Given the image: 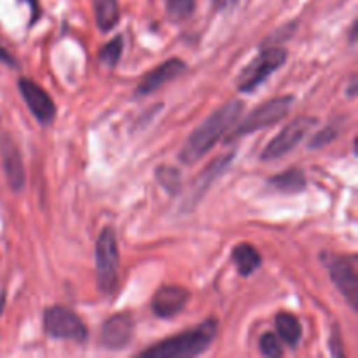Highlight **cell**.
Instances as JSON below:
<instances>
[{
    "mask_svg": "<svg viewBox=\"0 0 358 358\" xmlns=\"http://www.w3.org/2000/svg\"><path fill=\"white\" fill-rule=\"evenodd\" d=\"M355 93H357V79H355V77H353V79L350 80L348 94H350V96H355Z\"/></svg>",
    "mask_w": 358,
    "mask_h": 358,
    "instance_id": "27",
    "label": "cell"
},
{
    "mask_svg": "<svg viewBox=\"0 0 358 358\" xmlns=\"http://www.w3.org/2000/svg\"><path fill=\"white\" fill-rule=\"evenodd\" d=\"M275 325L276 332H278V336L283 339L285 345H289L290 348H296L299 345L301 338H303V325L292 313L276 315Z\"/></svg>",
    "mask_w": 358,
    "mask_h": 358,
    "instance_id": "16",
    "label": "cell"
},
{
    "mask_svg": "<svg viewBox=\"0 0 358 358\" xmlns=\"http://www.w3.org/2000/svg\"><path fill=\"white\" fill-rule=\"evenodd\" d=\"M238 2H240V0H213L217 9H227V7L231 6H236Z\"/></svg>",
    "mask_w": 358,
    "mask_h": 358,
    "instance_id": "26",
    "label": "cell"
},
{
    "mask_svg": "<svg viewBox=\"0 0 358 358\" xmlns=\"http://www.w3.org/2000/svg\"><path fill=\"white\" fill-rule=\"evenodd\" d=\"M317 124V119L315 117H297L294 119L290 124H287L271 142L266 145V149L262 150L261 159L262 161H273L278 159V157L285 156L287 152L294 149L308 133L311 131V128Z\"/></svg>",
    "mask_w": 358,
    "mask_h": 358,
    "instance_id": "8",
    "label": "cell"
},
{
    "mask_svg": "<svg viewBox=\"0 0 358 358\" xmlns=\"http://www.w3.org/2000/svg\"><path fill=\"white\" fill-rule=\"evenodd\" d=\"M268 184L275 187L276 191L285 192V194H297V192H303L306 189V177L299 168H290L282 173L273 175Z\"/></svg>",
    "mask_w": 358,
    "mask_h": 358,
    "instance_id": "15",
    "label": "cell"
},
{
    "mask_svg": "<svg viewBox=\"0 0 358 358\" xmlns=\"http://www.w3.org/2000/svg\"><path fill=\"white\" fill-rule=\"evenodd\" d=\"M21 2L27 3L28 7H30V24H35L38 21V17H41L42 10H41V2L38 0H21Z\"/></svg>",
    "mask_w": 358,
    "mask_h": 358,
    "instance_id": "24",
    "label": "cell"
},
{
    "mask_svg": "<svg viewBox=\"0 0 358 358\" xmlns=\"http://www.w3.org/2000/svg\"><path fill=\"white\" fill-rule=\"evenodd\" d=\"M292 103V96H276L264 101V103L257 105L254 110L248 112L247 117L236 126V129L231 131L229 140L238 138V136L243 135H250V133L259 131V129H264L276 124V122L282 121L283 117H287V114L290 112V105Z\"/></svg>",
    "mask_w": 358,
    "mask_h": 358,
    "instance_id": "5",
    "label": "cell"
},
{
    "mask_svg": "<svg viewBox=\"0 0 358 358\" xmlns=\"http://www.w3.org/2000/svg\"><path fill=\"white\" fill-rule=\"evenodd\" d=\"M243 101L231 100L226 105L213 112L210 117H206L194 131L185 140L184 147L180 150V161L184 164H192L201 159L205 154H208L213 149L220 136L236 122L243 112Z\"/></svg>",
    "mask_w": 358,
    "mask_h": 358,
    "instance_id": "1",
    "label": "cell"
},
{
    "mask_svg": "<svg viewBox=\"0 0 358 358\" xmlns=\"http://www.w3.org/2000/svg\"><path fill=\"white\" fill-rule=\"evenodd\" d=\"M187 70V65L185 62H182L180 58H170L166 62L159 63L156 69L150 70L149 73L143 76V79L140 80V84L135 90V96L142 98L147 96V94H152L154 91H157L159 87H163L164 84L171 83L173 79H177L178 76Z\"/></svg>",
    "mask_w": 358,
    "mask_h": 358,
    "instance_id": "10",
    "label": "cell"
},
{
    "mask_svg": "<svg viewBox=\"0 0 358 358\" xmlns=\"http://www.w3.org/2000/svg\"><path fill=\"white\" fill-rule=\"evenodd\" d=\"M322 262L327 268L329 276L345 296L353 311L358 304V261L357 255H341L325 252L322 254Z\"/></svg>",
    "mask_w": 358,
    "mask_h": 358,
    "instance_id": "4",
    "label": "cell"
},
{
    "mask_svg": "<svg viewBox=\"0 0 358 358\" xmlns=\"http://www.w3.org/2000/svg\"><path fill=\"white\" fill-rule=\"evenodd\" d=\"M338 135H339V128L329 124L327 128L322 129V131H318L317 135L313 136V140L310 142V149H322V147L334 142V140L338 138Z\"/></svg>",
    "mask_w": 358,
    "mask_h": 358,
    "instance_id": "23",
    "label": "cell"
},
{
    "mask_svg": "<svg viewBox=\"0 0 358 358\" xmlns=\"http://www.w3.org/2000/svg\"><path fill=\"white\" fill-rule=\"evenodd\" d=\"M234 266L241 276H250L252 273L257 271L262 264V257L257 248L252 247L250 243H241L231 254Z\"/></svg>",
    "mask_w": 358,
    "mask_h": 358,
    "instance_id": "14",
    "label": "cell"
},
{
    "mask_svg": "<svg viewBox=\"0 0 358 358\" xmlns=\"http://www.w3.org/2000/svg\"><path fill=\"white\" fill-rule=\"evenodd\" d=\"M3 301H6V296H3V294H0V315H2V311H3Z\"/></svg>",
    "mask_w": 358,
    "mask_h": 358,
    "instance_id": "28",
    "label": "cell"
},
{
    "mask_svg": "<svg viewBox=\"0 0 358 358\" xmlns=\"http://www.w3.org/2000/svg\"><path fill=\"white\" fill-rule=\"evenodd\" d=\"M94 261L98 289L103 294L114 292L119 275V247L115 231L112 227H105L100 233L94 248Z\"/></svg>",
    "mask_w": 358,
    "mask_h": 358,
    "instance_id": "3",
    "label": "cell"
},
{
    "mask_svg": "<svg viewBox=\"0 0 358 358\" xmlns=\"http://www.w3.org/2000/svg\"><path fill=\"white\" fill-rule=\"evenodd\" d=\"M233 159V156H224V157H220V159H215L213 161L212 164H210L208 168H206L205 171H203L201 175H199V180H198V189H196V192H198L199 196L203 194V192H205V189L208 187L210 184H212L213 180H215L217 177H219L220 173H222L224 170H226L227 168V164H229V161Z\"/></svg>",
    "mask_w": 358,
    "mask_h": 358,
    "instance_id": "18",
    "label": "cell"
},
{
    "mask_svg": "<svg viewBox=\"0 0 358 358\" xmlns=\"http://www.w3.org/2000/svg\"><path fill=\"white\" fill-rule=\"evenodd\" d=\"M196 10V0H166V13L170 20L182 23Z\"/></svg>",
    "mask_w": 358,
    "mask_h": 358,
    "instance_id": "19",
    "label": "cell"
},
{
    "mask_svg": "<svg viewBox=\"0 0 358 358\" xmlns=\"http://www.w3.org/2000/svg\"><path fill=\"white\" fill-rule=\"evenodd\" d=\"M217 331H219V324L217 320L210 318V320L203 322V324L196 325V327L187 329L182 334L168 338L164 341L156 343L150 348L143 350L140 357L143 358H185V357H196L205 353L217 338Z\"/></svg>",
    "mask_w": 358,
    "mask_h": 358,
    "instance_id": "2",
    "label": "cell"
},
{
    "mask_svg": "<svg viewBox=\"0 0 358 358\" xmlns=\"http://www.w3.org/2000/svg\"><path fill=\"white\" fill-rule=\"evenodd\" d=\"M17 87H20V93L23 96L24 103L28 105L30 112L34 114V117L37 119L41 124L48 126L52 124L56 117V103L42 86H38L37 83H34L31 79H20L17 83Z\"/></svg>",
    "mask_w": 358,
    "mask_h": 358,
    "instance_id": "9",
    "label": "cell"
},
{
    "mask_svg": "<svg viewBox=\"0 0 358 358\" xmlns=\"http://www.w3.org/2000/svg\"><path fill=\"white\" fill-rule=\"evenodd\" d=\"M94 20L101 31H110L119 23L121 10L117 0H93Z\"/></svg>",
    "mask_w": 358,
    "mask_h": 358,
    "instance_id": "17",
    "label": "cell"
},
{
    "mask_svg": "<svg viewBox=\"0 0 358 358\" xmlns=\"http://www.w3.org/2000/svg\"><path fill=\"white\" fill-rule=\"evenodd\" d=\"M44 331L58 341L86 343L90 338V331L80 317L63 306H51L44 311Z\"/></svg>",
    "mask_w": 358,
    "mask_h": 358,
    "instance_id": "7",
    "label": "cell"
},
{
    "mask_svg": "<svg viewBox=\"0 0 358 358\" xmlns=\"http://www.w3.org/2000/svg\"><path fill=\"white\" fill-rule=\"evenodd\" d=\"M157 182L166 189L170 194H177L178 189H180V173H178L177 168L173 166H161L156 171Z\"/></svg>",
    "mask_w": 358,
    "mask_h": 358,
    "instance_id": "21",
    "label": "cell"
},
{
    "mask_svg": "<svg viewBox=\"0 0 358 358\" xmlns=\"http://www.w3.org/2000/svg\"><path fill=\"white\" fill-rule=\"evenodd\" d=\"M122 42L124 41H122L121 35H117V37H114L112 41H108L105 45H101L100 62L103 63V65H107L108 69H114V66L119 63V59H121Z\"/></svg>",
    "mask_w": 358,
    "mask_h": 358,
    "instance_id": "20",
    "label": "cell"
},
{
    "mask_svg": "<svg viewBox=\"0 0 358 358\" xmlns=\"http://www.w3.org/2000/svg\"><path fill=\"white\" fill-rule=\"evenodd\" d=\"M287 62V51L282 48H269L259 52L243 69L238 77V90L241 93H254L269 76L283 66Z\"/></svg>",
    "mask_w": 358,
    "mask_h": 358,
    "instance_id": "6",
    "label": "cell"
},
{
    "mask_svg": "<svg viewBox=\"0 0 358 358\" xmlns=\"http://www.w3.org/2000/svg\"><path fill=\"white\" fill-rule=\"evenodd\" d=\"M259 350L264 357H282L283 350L282 345H280L278 338H276L273 332H266V334L261 336L259 339Z\"/></svg>",
    "mask_w": 358,
    "mask_h": 358,
    "instance_id": "22",
    "label": "cell"
},
{
    "mask_svg": "<svg viewBox=\"0 0 358 358\" xmlns=\"http://www.w3.org/2000/svg\"><path fill=\"white\" fill-rule=\"evenodd\" d=\"M191 294L184 287L164 285L154 294L152 297V311L159 318H173L180 313L187 304Z\"/></svg>",
    "mask_w": 358,
    "mask_h": 358,
    "instance_id": "13",
    "label": "cell"
},
{
    "mask_svg": "<svg viewBox=\"0 0 358 358\" xmlns=\"http://www.w3.org/2000/svg\"><path fill=\"white\" fill-rule=\"evenodd\" d=\"M133 331H135V325L128 313L112 315L101 327L100 341L110 352H119V350L129 346L133 339Z\"/></svg>",
    "mask_w": 358,
    "mask_h": 358,
    "instance_id": "11",
    "label": "cell"
},
{
    "mask_svg": "<svg viewBox=\"0 0 358 358\" xmlns=\"http://www.w3.org/2000/svg\"><path fill=\"white\" fill-rule=\"evenodd\" d=\"M0 62H2L3 65H7V66H13V69H16V66H17L16 58H14V56L10 55V52L7 51V49L3 48L2 44H0Z\"/></svg>",
    "mask_w": 358,
    "mask_h": 358,
    "instance_id": "25",
    "label": "cell"
},
{
    "mask_svg": "<svg viewBox=\"0 0 358 358\" xmlns=\"http://www.w3.org/2000/svg\"><path fill=\"white\" fill-rule=\"evenodd\" d=\"M0 156H2V166L10 189L14 192H21V189L24 187L23 159H21V152L16 142L9 133L0 135Z\"/></svg>",
    "mask_w": 358,
    "mask_h": 358,
    "instance_id": "12",
    "label": "cell"
}]
</instances>
